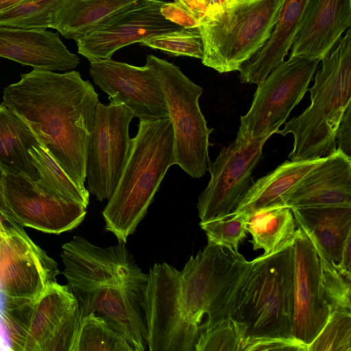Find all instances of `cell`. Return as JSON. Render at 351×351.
Wrapping results in <instances>:
<instances>
[{
    "label": "cell",
    "mask_w": 351,
    "mask_h": 351,
    "mask_svg": "<svg viewBox=\"0 0 351 351\" xmlns=\"http://www.w3.org/2000/svg\"><path fill=\"white\" fill-rule=\"evenodd\" d=\"M252 261L208 242L181 271L156 263L147 274L145 311L150 340L169 351H195L201 335L231 317Z\"/></svg>",
    "instance_id": "cell-1"
},
{
    "label": "cell",
    "mask_w": 351,
    "mask_h": 351,
    "mask_svg": "<svg viewBox=\"0 0 351 351\" xmlns=\"http://www.w3.org/2000/svg\"><path fill=\"white\" fill-rule=\"evenodd\" d=\"M98 93L76 71L34 69L3 90L2 104L30 127L40 145L76 186L86 189L88 141Z\"/></svg>",
    "instance_id": "cell-2"
},
{
    "label": "cell",
    "mask_w": 351,
    "mask_h": 351,
    "mask_svg": "<svg viewBox=\"0 0 351 351\" xmlns=\"http://www.w3.org/2000/svg\"><path fill=\"white\" fill-rule=\"evenodd\" d=\"M173 165L171 119L140 121L118 184L102 211L106 230L125 243L147 214L164 176Z\"/></svg>",
    "instance_id": "cell-3"
},
{
    "label": "cell",
    "mask_w": 351,
    "mask_h": 351,
    "mask_svg": "<svg viewBox=\"0 0 351 351\" xmlns=\"http://www.w3.org/2000/svg\"><path fill=\"white\" fill-rule=\"evenodd\" d=\"M313 86L308 89L311 105L275 134L293 136L291 160L317 159L336 149L337 128L351 104V29L346 30L321 60Z\"/></svg>",
    "instance_id": "cell-4"
},
{
    "label": "cell",
    "mask_w": 351,
    "mask_h": 351,
    "mask_svg": "<svg viewBox=\"0 0 351 351\" xmlns=\"http://www.w3.org/2000/svg\"><path fill=\"white\" fill-rule=\"evenodd\" d=\"M293 265V243L252 261L230 317L243 326L246 337L294 338Z\"/></svg>",
    "instance_id": "cell-5"
},
{
    "label": "cell",
    "mask_w": 351,
    "mask_h": 351,
    "mask_svg": "<svg viewBox=\"0 0 351 351\" xmlns=\"http://www.w3.org/2000/svg\"><path fill=\"white\" fill-rule=\"evenodd\" d=\"M1 317L15 351H73L82 319L69 287L57 282L34 298H5Z\"/></svg>",
    "instance_id": "cell-6"
},
{
    "label": "cell",
    "mask_w": 351,
    "mask_h": 351,
    "mask_svg": "<svg viewBox=\"0 0 351 351\" xmlns=\"http://www.w3.org/2000/svg\"><path fill=\"white\" fill-rule=\"evenodd\" d=\"M285 0H239L212 12L198 27L202 63L219 73L238 71L270 37Z\"/></svg>",
    "instance_id": "cell-7"
},
{
    "label": "cell",
    "mask_w": 351,
    "mask_h": 351,
    "mask_svg": "<svg viewBox=\"0 0 351 351\" xmlns=\"http://www.w3.org/2000/svg\"><path fill=\"white\" fill-rule=\"evenodd\" d=\"M146 62L154 69L164 92L173 127L176 165L193 178H199L207 171L209 136L213 131L199 105L203 88L165 60L149 55Z\"/></svg>",
    "instance_id": "cell-8"
},
{
    "label": "cell",
    "mask_w": 351,
    "mask_h": 351,
    "mask_svg": "<svg viewBox=\"0 0 351 351\" xmlns=\"http://www.w3.org/2000/svg\"><path fill=\"white\" fill-rule=\"evenodd\" d=\"M320 61L289 56L275 66L258 84L250 110L241 117L239 132L249 138L269 139L304 97Z\"/></svg>",
    "instance_id": "cell-9"
},
{
    "label": "cell",
    "mask_w": 351,
    "mask_h": 351,
    "mask_svg": "<svg viewBox=\"0 0 351 351\" xmlns=\"http://www.w3.org/2000/svg\"><path fill=\"white\" fill-rule=\"evenodd\" d=\"M267 140L238 132L236 139L221 149L214 162L208 160L210 179L197 204L200 222L234 211L254 182L252 173Z\"/></svg>",
    "instance_id": "cell-10"
},
{
    "label": "cell",
    "mask_w": 351,
    "mask_h": 351,
    "mask_svg": "<svg viewBox=\"0 0 351 351\" xmlns=\"http://www.w3.org/2000/svg\"><path fill=\"white\" fill-rule=\"evenodd\" d=\"M133 114L123 105L98 102L87 148L88 191L97 199H109L114 193L132 145L129 125Z\"/></svg>",
    "instance_id": "cell-11"
},
{
    "label": "cell",
    "mask_w": 351,
    "mask_h": 351,
    "mask_svg": "<svg viewBox=\"0 0 351 351\" xmlns=\"http://www.w3.org/2000/svg\"><path fill=\"white\" fill-rule=\"evenodd\" d=\"M147 282V274L137 267L116 281L73 296L82 319L92 313L101 317L134 351H144L148 347Z\"/></svg>",
    "instance_id": "cell-12"
},
{
    "label": "cell",
    "mask_w": 351,
    "mask_h": 351,
    "mask_svg": "<svg viewBox=\"0 0 351 351\" xmlns=\"http://www.w3.org/2000/svg\"><path fill=\"white\" fill-rule=\"evenodd\" d=\"M58 274L56 262L23 226L0 214V292L5 298H34L57 282Z\"/></svg>",
    "instance_id": "cell-13"
},
{
    "label": "cell",
    "mask_w": 351,
    "mask_h": 351,
    "mask_svg": "<svg viewBox=\"0 0 351 351\" xmlns=\"http://www.w3.org/2000/svg\"><path fill=\"white\" fill-rule=\"evenodd\" d=\"M164 2L138 0L117 10L75 40L78 53L90 62L110 59L121 47L182 28L160 14Z\"/></svg>",
    "instance_id": "cell-14"
},
{
    "label": "cell",
    "mask_w": 351,
    "mask_h": 351,
    "mask_svg": "<svg viewBox=\"0 0 351 351\" xmlns=\"http://www.w3.org/2000/svg\"><path fill=\"white\" fill-rule=\"evenodd\" d=\"M86 208L47 192L31 179L5 173L0 214L23 227L60 234L76 228L84 220Z\"/></svg>",
    "instance_id": "cell-15"
},
{
    "label": "cell",
    "mask_w": 351,
    "mask_h": 351,
    "mask_svg": "<svg viewBox=\"0 0 351 351\" xmlns=\"http://www.w3.org/2000/svg\"><path fill=\"white\" fill-rule=\"evenodd\" d=\"M90 62V75L110 103L125 106L140 121L169 117L160 82L149 63L136 66L111 58Z\"/></svg>",
    "instance_id": "cell-16"
},
{
    "label": "cell",
    "mask_w": 351,
    "mask_h": 351,
    "mask_svg": "<svg viewBox=\"0 0 351 351\" xmlns=\"http://www.w3.org/2000/svg\"><path fill=\"white\" fill-rule=\"evenodd\" d=\"M293 337L308 346L327 322L331 308L322 285L318 254L299 226L293 242Z\"/></svg>",
    "instance_id": "cell-17"
},
{
    "label": "cell",
    "mask_w": 351,
    "mask_h": 351,
    "mask_svg": "<svg viewBox=\"0 0 351 351\" xmlns=\"http://www.w3.org/2000/svg\"><path fill=\"white\" fill-rule=\"evenodd\" d=\"M62 250L64 275L73 295L116 281L138 267L123 242L101 247L75 236Z\"/></svg>",
    "instance_id": "cell-18"
},
{
    "label": "cell",
    "mask_w": 351,
    "mask_h": 351,
    "mask_svg": "<svg viewBox=\"0 0 351 351\" xmlns=\"http://www.w3.org/2000/svg\"><path fill=\"white\" fill-rule=\"evenodd\" d=\"M351 26V0H307L289 56L320 60Z\"/></svg>",
    "instance_id": "cell-19"
},
{
    "label": "cell",
    "mask_w": 351,
    "mask_h": 351,
    "mask_svg": "<svg viewBox=\"0 0 351 351\" xmlns=\"http://www.w3.org/2000/svg\"><path fill=\"white\" fill-rule=\"evenodd\" d=\"M282 202L289 208L351 206V158L337 149L294 185Z\"/></svg>",
    "instance_id": "cell-20"
},
{
    "label": "cell",
    "mask_w": 351,
    "mask_h": 351,
    "mask_svg": "<svg viewBox=\"0 0 351 351\" xmlns=\"http://www.w3.org/2000/svg\"><path fill=\"white\" fill-rule=\"evenodd\" d=\"M0 57L49 71H66L80 64L79 57L67 49L59 34L45 29L0 27Z\"/></svg>",
    "instance_id": "cell-21"
},
{
    "label": "cell",
    "mask_w": 351,
    "mask_h": 351,
    "mask_svg": "<svg viewBox=\"0 0 351 351\" xmlns=\"http://www.w3.org/2000/svg\"><path fill=\"white\" fill-rule=\"evenodd\" d=\"M306 2L307 0H285L267 43L239 67L241 82L258 84L284 60L300 27Z\"/></svg>",
    "instance_id": "cell-22"
},
{
    "label": "cell",
    "mask_w": 351,
    "mask_h": 351,
    "mask_svg": "<svg viewBox=\"0 0 351 351\" xmlns=\"http://www.w3.org/2000/svg\"><path fill=\"white\" fill-rule=\"evenodd\" d=\"M296 224L314 247L329 261L340 260L343 243L351 233V206H324L291 208Z\"/></svg>",
    "instance_id": "cell-23"
},
{
    "label": "cell",
    "mask_w": 351,
    "mask_h": 351,
    "mask_svg": "<svg viewBox=\"0 0 351 351\" xmlns=\"http://www.w3.org/2000/svg\"><path fill=\"white\" fill-rule=\"evenodd\" d=\"M325 157L285 160L269 174L253 182L234 212L248 215L262 209L285 206L282 202L285 194Z\"/></svg>",
    "instance_id": "cell-24"
},
{
    "label": "cell",
    "mask_w": 351,
    "mask_h": 351,
    "mask_svg": "<svg viewBox=\"0 0 351 351\" xmlns=\"http://www.w3.org/2000/svg\"><path fill=\"white\" fill-rule=\"evenodd\" d=\"M40 145L27 123L13 110L0 104V168L5 173L38 179L29 149Z\"/></svg>",
    "instance_id": "cell-25"
},
{
    "label": "cell",
    "mask_w": 351,
    "mask_h": 351,
    "mask_svg": "<svg viewBox=\"0 0 351 351\" xmlns=\"http://www.w3.org/2000/svg\"><path fill=\"white\" fill-rule=\"evenodd\" d=\"M138 0H58L51 28L67 39L77 40L97 23Z\"/></svg>",
    "instance_id": "cell-26"
},
{
    "label": "cell",
    "mask_w": 351,
    "mask_h": 351,
    "mask_svg": "<svg viewBox=\"0 0 351 351\" xmlns=\"http://www.w3.org/2000/svg\"><path fill=\"white\" fill-rule=\"evenodd\" d=\"M245 215L254 250L262 249L267 255L293 243L297 225L291 208L262 209Z\"/></svg>",
    "instance_id": "cell-27"
},
{
    "label": "cell",
    "mask_w": 351,
    "mask_h": 351,
    "mask_svg": "<svg viewBox=\"0 0 351 351\" xmlns=\"http://www.w3.org/2000/svg\"><path fill=\"white\" fill-rule=\"evenodd\" d=\"M29 152L38 173L36 182L43 189L56 197L87 207L89 192L80 190L44 147L38 145Z\"/></svg>",
    "instance_id": "cell-28"
},
{
    "label": "cell",
    "mask_w": 351,
    "mask_h": 351,
    "mask_svg": "<svg viewBox=\"0 0 351 351\" xmlns=\"http://www.w3.org/2000/svg\"><path fill=\"white\" fill-rule=\"evenodd\" d=\"M73 351H134V349L104 318L92 313L82 318Z\"/></svg>",
    "instance_id": "cell-29"
},
{
    "label": "cell",
    "mask_w": 351,
    "mask_h": 351,
    "mask_svg": "<svg viewBox=\"0 0 351 351\" xmlns=\"http://www.w3.org/2000/svg\"><path fill=\"white\" fill-rule=\"evenodd\" d=\"M58 0H24L0 12V27L37 29L51 28L53 10Z\"/></svg>",
    "instance_id": "cell-30"
},
{
    "label": "cell",
    "mask_w": 351,
    "mask_h": 351,
    "mask_svg": "<svg viewBox=\"0 0 351 351\" xmlns=\"http://www.w3.org/2000/svg\"><path fill=\"white\" fill-rule=\"evenodd\" d=\"M199 225L207 236L208 242L236 252L247 232L246 215L234 211L221 217L200 222Z\"/></svg>",
    "instance_id": "cell-31"
},
{
    "label": "cell",
    "mask_w": 351,
    "mask_h": 351,
    "mask_svg": "<svg viewBox=\"0 0 351 351\" xmlns=\"http://www.w3.org/2000/svg\"><path fill=\"white\" fill-rule=\"evenodd\" d=\"M141 44L174 56H189L201 60L204 56V46L198 27H182L149 38Z\"/></svg>",
    "instance_id": "cell-32"
},
{
    "label": "cell",
    "mask_w": 351,
    "mask_h": 351,
    "mask_svg": "<svg viewBox=\"0 0 351 351\" xmlns=\"http://www.w3.org/2000/svg\"><path fill=\"white\" fill-rule=\"evenodd\" d=\"M307 351H351V312L332 311Z\"/></svg>",
    "instance_id": "cell-33"
},
{
    "label": "cell",
    "mask_w": 351,
    "mask_h": 351,
    "mask_svg": "<svg viewBox=\"0 0 351 351\" xmlns=\"http://www.w3.org/2000/svg\"><path fill=\"white\" fill-rule=\"evenodd\" d=\"M245 337L243 326L228 317L201 335L195 351H240Z\"/></svg>",
    "instance_id": "cell-34"
},
{
    "label": "cell",
    "mask_w": 351,
    "mask_h": 351,
    "mask_svg": "<svg viewBox=\"0 0 351 351\" xmlns=\"http://www.w3.org/2000/svg\"><path fill=\"white\" fill-rule=\"evenodd\" d=\"M315 250L320 262L325 296L331 312L336 310L351 312V280L337 269L335 263L328 260L320 250Z\"/></svg>",
    "instance_id": "cell-35"
},
{
    "label": "cell",
    "mask_w": 351,
    "mask_h": 351,
    "mask_svg": "<svg viewBox=\"0 0 351 351\" xmlns=\"http://www.w3.org/2000/svg\"><path fill=\"white\" fill-rule=\"evenodd\" d=\"M307 351V346L294 338L252 337L244 339L240 351Z\"/></svg>",
    "instance_id": "cell-36"
},
{
    "label": "cell",
    "mask_w": 351,
    "mask_h": 351,
    "mask_svg": "<svg viewBox=\"0 0 351 351\" xmlns=\"http://www.w3.org/2000/svg\"><path fill=\"white\" fill-rule=\"evenodd\" d=\"M160 12L165 19L182 27L193 28L200 25L199 21L194 14L178 0L164 2Z\"/></svg>",
    "instance_id": "cell-37"
},
{
    "label": "cell",
    "mask_w": 351,
    "mask_h": 351,
    "mask_svg": "<svg viewBox=\"0 0 351 351\" xmlns=\"http://www.w3.org/2000/svg\"><path fill=\"white\" fill-rule=\"evenodd\" d=\"M337 149L351 158V104H350L341 119L336 134Z\"/></svg>",
    "instance_id": "cell-38"
},
{
    "label": "cell",
    "mask_w": 351,
    "mask_h": 351,
    "mask_svg": "<svg viewBox=\"0 0 351 351\" xmlns=\"http://www.w3.org/2000/svg\"><path fill=\"white\" fill-rule=\"evenodd\" d=\"M351 233L349 234L343 243L341 253L340 260L335 267L345 277L351 280Z\"/></svg>",
    "instance_id": "cell-39"
},
{
    "label": "cell",
    "mask_w": 351,
    "mask_h": 351,
    "mask_svg": "<svg viewBox=\"0 0 351 351\" xmlns=\"http://www.w3.org/2000/svg\"><path fill=\"white\" fill-rule=\"evenodd\" d=\"M186 6L197 18L200 24L210 14V11L204 0H178Z\"/></svg>",
    "instance_id": "cell-40"
},
{
    "label": "cell",
    "mask_w": 351,
    "mask_h": 351,
    "mask_svg": "<svg viewBox=\"0 0 351 351\" xmlns=\"http://www.w3.org/2000/svg\"><path fill=\"white\" fill-rule=\"evenodd\" d=\"M210 14L214 12L230 3V0H204Z\"/></svg>",
    "instance_id": "cell-41"
},
{
    "label": "cell",
    "mask_w": 351,
    "mask_h": 351,
    "mask_svg": "<svg viewBox=\"0 0 351 351\" xmlns=\"http://www.w3.org/2000/svg\"><path fill=\"white\" fill-rule=\"evenodd\" d=\"M24 0H0V12L4 11Z\"/></svg>",
    "instance_id": "cell-42"
},
{
    "label": "cell",
    "mask_w": 351,
    "mask_h": 351,
    "mask_svg": "<svg viewBox=\"0 0 351 351\" xmlns=\"http://www.w3.org/2000/svg\"><path fill=\"white\" fill-rule=\"evenodd\" d=\"M239 1V0H230V1Z\"/></svg>",
    "instance_id": "cell-43"
}]
</instances>
